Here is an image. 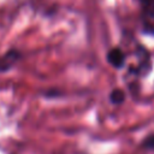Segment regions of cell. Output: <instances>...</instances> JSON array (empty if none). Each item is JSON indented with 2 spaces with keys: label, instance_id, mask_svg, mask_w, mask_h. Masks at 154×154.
I'll return each instance as SVG.
<instances>
[{
  "label": "cell",
  "instance_id": "obj_1",
  "mask_svg": "<svg viewBox=\"0 0 154 154\" xmlns=\"http://www.w3.org/2000/svg\"><path fill=\"white\" fill-rule=\"evenodd\" d=\"M107 61L113 67L120 69L125 64V54H124V52L120 48L114 47V48L108 51V53H107Z\"/></svg>",
  "mask_w": 154,
  "mask_h": 154
},
{
  "label": "cell",
  "instance_id": "obj_2",
  "mask_svg": "<svg viewBox=\"0 0 154 154\" xmlns=\"http://www.w3.org/2000/svg\"><path fill=\"white\" fill-rule=\"evenodd\" d=\"M19 53L20 52H18V51H10L5 55L0 57V70L1 71H5L8 67H11L18 60V58L20 55Z\"/></svg>",
  "mask_w": 154,
  "mask_h": 154
},
{
  "label": "cell",
  "instance_id": "obj_3",
  "mask_svg": "<svg viewBox=\"0 0 154 154\" xmlns=\"http://www.w3.org/2000/svg\"><path fill=\"white\" fill-rule=\"evenodd\" d=\"M124 99H125V94L122 89H114L109 94V100H111L112 103H116V105L122 103L124 101Z\"/></svg>",
  "mask_w": 154,
  "mask_h": 154
},
{
  "label": "cell",
  "instance_id": "obj_4",
  "mask_svg": "<svg viewBox=\"0 0 154 154\" xmlns=\"http://www.w3.org/2000/svg\"><path fill=\"white\" fill-rule=\"evenodd\" d=\"M143 146L147 147V148H149V149H153L154 148V135L147 137L146 141H144V143H143Z\"/></svg>",
  "mask_w": 154,
  "mask_h": 154
}]
</instances>
